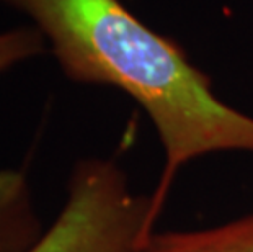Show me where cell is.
Wrapping results in <instances>:
<instances>
[{"instance_id":"6da1fadb","label":"cell","mask_w":253,"mask_h":252,"mask_svg":"<svg viewBox=\"0 0 253 252\" xmlns=\"http://www.w3.org/2000/svg\"><path fill=\"white\" fill-rule=\"evenodd\" d=\"M0 2L31 18L69 79L121 89L152 120L165 151L150 197L152 223L181 165L216 151L253 152V118L219 100L185 51L120 0Z\"/></svg>"},{"instance_id":"7a4b0ae2","label":"cell","mask_w":253,"mask_h":252,"mask_svg":"<svg viewBox=\"0 0 253 252\" xmlns=\"http://www.w3.org/2000/svg\"><path fill=\"white\" fill-rule=\"evenodd\" d=\"M152 234L150 197H136L108 159L75 165L56 221L26 252H141Z\"/></svg>"},{"instance_id":"3957f363","label":"cell","mask_w":253,"mask_h":252,"mask_svg":"<svg viewBox=\"0 0 253 252\" xmlns=\"http://www.w3.org/2000/svg\"><path fill=\"white\" fill-rule=\"evenodd\" d=\"M141 252H253V214L203 231L152 233Z\"/></svg>"},{"instance_id":"277c9868","label":"cell","mask_w":253,"mask_h":252,"mask_svg":"<svg viewBox=\"0 0 253 252\" xmlns=\"http://www.w3.org/2000/svg\"><path fill=\"white\" fill-rule=\"evenodd\" d=\"M42 233L30 190L0 210V252H26Z\"/></svg>"},{"instance_id":"5b68a950","label":"cell","mask_w":253,"mask_h":252,"mask_svg":"<svg viewBox=\"0 0 253 252\" xmlns=\"http://www.w3.org/2000/svg\"><path fill=\"white\" fill-rule=\"evenodd\" d=\"M47 43L41 31L31 28H15L0 33V74L17 64L40 56L46 51Z\"/></svg>"},{"instance_id":"8992f818","label":"cell","mask_w":253,"mask_h":252,"mask_svg":"<svg viewBox=\"0 0 253 252\" xmlns=\"http://www.w3.org/2000/svg\"><path fill=\"white\" fill-rule=\"evenodd\" d=\"M28 190V179L23 170L0 169V210L13 203Z\"/></svg>"}]
</instances>
